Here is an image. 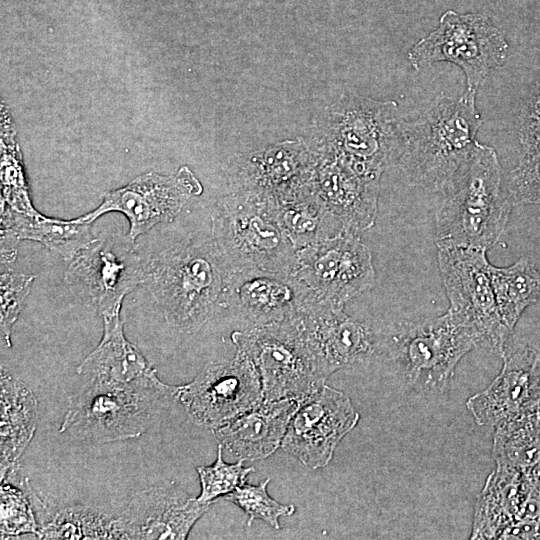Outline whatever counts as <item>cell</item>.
<instances>
[{"instance_id": "cell-1", "label": "cell", "mask_w": 540, "mask_h": 540, "mask_svg": "<svg viewBox=\"0 0 540 540\" xmlns=\"http://www.w3.org/2000/svg\"><path fill=\"white\" fill-rule=\"evenodd\" d=\"M476 95L439 96L413 119L400 121L397 161L407 183L447 193L464 173L478 145L482 118Z\"/></svg>"}, {"instance_id": "cell-2", "label": "cell", "mask_w": 540, "mask_h": 540, "mask_svg": "<svg viewBox=\"0 0 540 540\" xmlns=\"http://www.w3.org/2000/svg\"><path fill=\"white\" fill-rule=\"evenodd\" d=\"M228 280L212 238L190 236L145 262L143 284L168 326L192 334L227 304Z\"/></svg>"}, {"instance_id": "cell-3", "label": "cell", "mask_w": 540, "mask_h": 540, "mask_svg": "<svg viewBox=\"0 0 540 540\" xmlns=\"http://www.w3.org/2000/svg\"><path fill=\"white\" fill-rule=\"evenodd\" d=\"M514 203L496 150L478 143L435 217L437 247L488 251L502 236Z\"/></svg>"}, {"instance_id": "cell-4", "label": "cell", "mask_w": 540, "mask_h": 540, "mask_svg": "<svg viewBox=\"0 0 540 540\" xmlns=\"http://www.w3.org/2000/svg\"><path fill=\"white\" fill-rule=\"evenodd\" d=\"M211 238L229 274H290L296 247L284 231L275 202L232 192L211 215Z\"/></svg>"}, {"instance_id": "cell-5", "label": "cell", "mask_w": 540, "mask_h": 540, "mask_svg": "<svg viewBox=\"0 0 540 540\" xmlns=\"http://www.w3.org/2000/svg\"><path fill=\"white\" fill-rule=\"evenodd\" d=\"M400 121L395 101L345 93L326 108L308 142L361 173L381 178L386 168L397 165Z\"/></svg>"}, {"instance_id": "cell-6", "label": "cell", "mask_w": 540, "mask_h": 540, "mask_svg": "<svg viewBox=\"0 0 540 540\" xmlns=\"http://www.w3.org/2000/svg\"><path fill=\"white\" fill-rule=\"evenodd\" d=\"M231 340L254 363L261 379L263 402L301 400L322 387L328 378L294 315L234 331Z\"/></svg>"}, {"instance_id": "cell-7", "label": "cell", "mask_w": 540, "mask_h": 540, "mask_svg": "<svg viewBox=\"0 0 540 540\" xmlns=\"http://www.w3.org/2000/svg\"><path fill=\"white\" fill-rule=\"evenodd\" d=\"M176 387L87 381L71 402L59 431L97 444L138 438L152 423L156 402L174 397Z\"/></svg>"}, {"instance_id": "cell-8", "label": "cell", "mask_w": 540, "mask_h": 540, "mask_svg": "<svg viewBox=\"0 0 540 540\" xmlns=\"http://www.w3.org/2000/svg\"><path fill=\"white\" fill-rule=\"evenodd\" d=\"M508 50L504 34L488 16L447 10L407 56L415 70L438 62L455 64L465 75V92L477 95L491 70L505 64Z\"/></svg>"}, {"instance_id": "cell-9", "label": "cell", "mask_w": 540, "mask_h": 540, "mask_svg": "<svg viewBox=\"0 0 540 540\" xmlns=\"http://www.w3.org/2000/svg\"><path fill=\"white\" fill-rule=\"evenodd\" d=\"M475 347L474 331L450 310L401 326L387 345L407 382L428 391L444 390L459 361Z\"/></svg>"}, {"instance_id": "cell-10", "label": "cell", "mask_w": 540, "mask_h": 540, "mask_svg": "<svg viewBox=\"0 0 540 540\" xmlns=\"http://www.w3.org/2000/svg\"><path fill=\"white\" fill-rule=\"evenodd\" d=\"M290 275L303 300L338 306L372 288L376 277L370 249L352 233L298 248Z\"/></svg>"}, {"instance_id": "cell-11", "label": "cell", "mask_w": 540, "mask_h": 540, "mask_svg": "<svg viewBox=\"0 0 540 540\" xmlns=\"http://www.w3.org/2000/svg\"><path fill=\"white\" fill-rule=\"evenodd\" d=\"M437 257L448 310L474 331L478 347L500 355L513 332L499 314L486 251L439 247Z\"/></svg>"}, {"instance_id": "cell-12", "label": "cell", "mask_w": 540, "mask_h": 540, "mask_svg": "<svg viewBox=\"0 0 540 540\" xmlns=\"http://www.w3.org/2000/svg\"><path fill=\"white\" fill-rule=\"evenodd\" d=\"M176 398L196 425L212 431L263 403L260 375L251 359L236 349L230 360L210 362L184 385Z\"/></svg>"}, {"instance_id": "cell-13", "label": "cell", "mask_w": 540, "mask_h": 540, "mask_svg": "<svg viewBox=\"0 0 540 540\" xmlns=\"http://www.w3.org/2000/svg\"><path fill=\"white\" fill-rule=\"evenodd\" d=\"M127 235L94 238L71 261L64 281L104 316L120 313L124 297L144 283L145 263Z\"/></svg>"}, {"instance_id": "cell-14", "label": "cell", "mask_w": 540, "mask_h": 540, "mask_svg": "<svg viewBox=\"0 0 540 540\" xmlns=\"http://www.w3.org/2000/svg\"><path fill=\"white\" fill-rule=\"evenodd\" d=\"M202 191L201 183L186 166L174 175L145 173L107 192L97 208L78 218L93 223L106 213H122L130 225L127 236L135 241L154 226L174 220Z\"/></svg>"}, {"instance_id": "cell-15", "label": "cell", "mask_w": 540, "mask_h": 540, "mask_svg": "<svg viewBox=\"0 0 540 540\" xmlns=\"http://www.w3.org/2000/svg\"><path fill=\"white\" fill-rule=\"evenodd\" d=\"M359 413L342 391L324 384L299 401L281 447L310 469L323 468L341 440L357 425Z\"/></svg>"}, {"instance_id": "cell-16", "label": "cell", "mask_w": 540, "mask_h": 540, "mask_svg": "<svg viewBox=\"0 0 540 540\" xmlns=\"http://www.w3.org/2000/svg\"><path fill=\"white\" fill-rule=\"evenodd\" d=\"M314 152L307 140H285L237 156L229 167L233 192L282 203L311 191Z\"/></svg>"}, {"instance_id": "cell-17", "label": "cell", "mask_w": 540, "mask_h": 540, "mask_svg": "<svg viewBox=\"0 0 540 540\" xmlns=\"http://www.w3.org/2000/svg\"><path fill=\"white\" fill-rule=\"evenodd\" d=\"M512 336L500 373L466 403L478 425L496 428L540 409V352Z\"/></svg>"}, {"instance_id": "cell-18", "label": "cell", "mask_w": 540, "mask_h": 540, "mask_svg": "<svg viewBox=\"0 0 540 540\" xmlns=\"http://www.w3.org/2000/svg\"><path fill=\"white\" fill-rule=\"evenodd\" d=\"M309 145L315 156L311 177L314 196L345 232L359 235L371 228L377 217L381 178L361 173Z\"/></svg>"}, {"instance_id": "cell-19", "label": "cell", "mask_w": 540, "mask_h": 540, "mask_svg": "<svg viewBox=\"0 0 540 540\" xmlns=\"http://www.w3.org/2000/svg\"><path fill=\"white\" fill-rule=\"evenodd\" d=\"M294 316L327 377L366 361L374 352L372 333L347 315L344 306L305 300Z\"/></svg>"}, {"instance_id": "cell-20", "label": "cell", "mask_w": 540, "mask_h": 540, "mask_svg": "<svg viewBox=\"0 0 540 540\" xmlns=\"http://www.w3.org/2000/svg\"><path fill=\"white\" fill-rule=\"evenodd\" d=\"M211 504L179 489L148 488L114 518L115 539L184 540Z\"/></svg>"}, {"instance_id": "cell-21", "label": "cell", "mask_w": 540, "mask_h": 540, "mask_svg": "<svg viewBox=\"0 0 540 540\" xmlns=\"http://www.w3.org/2000/svg\"><path fill=\"white\" fill-rule=\"evenodd\" d=\"M102 318V338L77 366V374L86 381L166 387L141 351L125 337L120 313Z\"/></svg>"}, {"instance_id": "cell-22", "label": "cell", "mask_w": 540, "mask_h": 540, "mask_svg": "<svg viewBox=\"0 0 540 540\" xmlns=\"http://www.w3.org/2000/svg\"><path fill=\"white\" fill-rule=\"evenodd\" d=\"M297 399L263 402L212 432L237 459L253 461L272 455L282 444Z\"/></svg>"}, {"instance_id": "cell-23", "label": "cell", "mask_w": 540, "mask_h": 540, "mask_svg": "<svg viewBox=\"0 0 540 540\" xmlns=\"http://www.w3.org/2000/svg\"><path fill=\"white\" fill-rule=\"evenodd\" d=\"M227 304H234L251 324L263 325L291 317L301 291L290 274L251 272L229 276Z\"/></svg>"}, {"instance_id": "cell-24", "label": "cell", "mask_w": 540, "mask_h": 540, "mask_svg": "<svg viewBox=\"0 0 540 540\" xmlns=\"http://www.w3.org/2000/svg\"><path fill=\"white\" fill-rule=\"evenodd\" d=\"M0 406V479L3 482L16 470L35 435L38 401L24 382L2 368Z\"/></svg>"}, {"instance_id": "cell-25", "label": "cell", "mask_w": 540, "mask_h": 540, "mask_svg": "<svg viewBox=\"0 0 540 540\" xmlns=\"http://www.w3.org/2000/svg\"><path fill=\"white\" fill-rule=\"evenodd\" d=\"M92 224L79 218L56 219L18 212L8 205L1 206V232L18 241L39 242L66 261H71L93 239Z\"/></svg>"}, {"instance_id": "cell-26", "label": "cell", "mask_w": 540, "mask_h": 540, "mask_svg": "<svg viewBox=\"0 0 540 540\" xmlns=\"http://www.w3.org/2000/svg\"><path fill=\"white\" fill-rule=\"evenodd\" d=\"M520 158L506 183L514 205H540V84L524 103L520 114Z\"/></svg>"}, {"instance_id": "cell-27", "label": "cell", "mask_w": 540, "mask_h": 540, "mask_svg": "<svg viewBox=\"0 0 540 540\" xmlns=\"http://www.w3.org/2000/svg\"><path fill=\"white\" fill-rule=\"evenodd\" d=\"M490 276L501 319L513 332L526 308L540 300V270L521 257L505 267L491 264Z\"/></svg>"}, {"instance_id": "cell-28", "label": "cell", "mask_w": 540, "mask_h": 540, "mask_svg": "<svg viewBox=\"0 0 540 540\" xmlns=\"http://www.w3.org/2000/svg\"><path fill=\"white\" fill-rule=\"evenodd\" d=\"M279 221L296 249L333 237L343 230L312 190L292 200L275 203Z\"/></svg>"}, {"instance_id": "cell-29", "label": "cell", "mask_w": 540, "mask_h": 540, "mask_svg": "<svg viewBox=\"0 0 540 540\" xmlns=\"http://www.w3.org/2000/svg\"><path fill=\"white\" fill-rule=\"evenodd\" d=\"M493 458L498 465L540 470V409L495 428Z\"/></svg>"}, {"instance_id": "cell-30", "label": "cell", "mask_w": 540, "mask_h": 540, "mask_svg": "<svg viewBox=\"0 0 540 540\" xmlns=\"http://www.w3.org/2000/svg\"><path fill=\"white\" fill-rule=\"evenodd\" d=\"M38 539H115L114 518L93 507L63 508L40 523Z\"/></svg>"}, {"instance_id": "cell-31", "label": "cell", "mask_w": 540, "mask_h": 540, "mask_svg": "<svg viewBox=\"0 0 540 540\" xmlns=\"http://www.w3.org/2000/svg\"><path fill=\"white\" fill-rule=\"evenodd\" d=\"M28 479L16 486L6 481L0 488L1 539L32 534L37 537L40 524L36 518V501Z\"/></svg>"}, {"instance_id": "cell-32", "label": "cell", "mask_w": 540, "mask_h": 540, "mask_svg": "<svg viewBox=\"0 0 540 540\" xmlns=\"http://www.w3.org/2000/svg\"><path fill=\"white\" fill-rule=\"evenodd\" d=\"M270 480L266 478L258 485L245 482L224 496L227 501L238 506L248 516V526L254 520L260 519L273 528L280 529L279 518L291 516L296 510L295 506L281 504L269 495L267 486Z\"/></svg>"}, {"instance_id": "cell-33", "label": "cell", "mask_w": 540, "mask_h": 540, "mask_svg": "<svg viewBox=\"0 0 540 540\" xmlns=\"http://www.w3.org/2000/svg\"><path fill=\"white\" fill-rule=\"evenodd\" d=\"M223 448L219 443L217 457L212 465L196 468L201 486L197 498L201 502L213 503L216 498L228 495L245 483L247 476L255 470L253 467H244L243 459L235 463L225 462L222 457Z\"/></svg>"}, {"instance_id": "cell-34", "label": "cell", "mask_w": 540, "mask_h": 540, "mask_svg": "<svg viewBox=\"0 0 540 540\" xmlns=\"http://www.w3.org/2000/svg\"><path fill=\"white\" fill-rule=\"evenodd\" d=\"M36 276L10 269L1 271L0 325L7 347H11L12 328L19 318Z\"/></svg>"}]
</instances>
